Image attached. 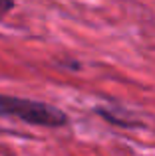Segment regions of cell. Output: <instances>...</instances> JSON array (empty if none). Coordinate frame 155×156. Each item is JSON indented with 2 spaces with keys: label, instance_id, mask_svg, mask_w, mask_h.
I'll return each mask as SVG.
<instances>
[{
  "label": "cell",
  "instance_id": "cell-1",
  "mask_svg": "<svg viewBox=\"0 0 155 156\" xmlns=\"http://www.w3.org/2000/svg\"><path fill=\"white\" fill-rule=\"evenodd\" d=\"M0 117H12L42 126H60L66 122V115L56 107L40 103V101H28L6 95H0Z\"/></svg>",
  "mask_w": 155,
  "mask_h": 156
},
{
  "label": "cell",
  "instance_id": "cell-2",
  "mask_svg": "<svg viewBox=\"0 0 155 156\" xmlns=\"http://www.w3.org/2000/svg\"><path fill=\"white\" fill-rule=\"evenodd\" d=\"M12 6H14V4H12V2H2V0H0V18H2V16L6 14V12L10 10Z\"/></svg>",
  "mask_w": 155,
  "mask_h": 156
}]
</instances>
